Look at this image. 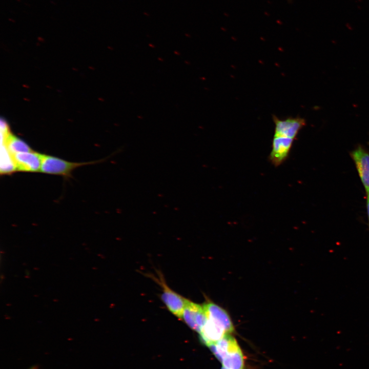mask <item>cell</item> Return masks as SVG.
<instances>
[{
  "label": "cell",
  "instance_id": "9a60e30c",
  "mask_svg": "<svg viewBox=\"0 0 369 369\" xmlns=\"http://www.w3.org/2000/svg\"><path fill=\"white\" fill-rule=\"evenodd\" d=\"M50 3L53 5H56V3H55L54 1L52 0L50 1Z\"/></svg>",
  "mask_w": 369,
  "mask_h": 369
},
{
  "label": "cell",
  "instance_id": "ba28073f",
  "mask_svg": "<svg viewBox=\"0 0 369 369\" xmlns=\"http://www.w3.org/2000/svg\"><path fill=\"white\" fill-rule=\"evenodd\" d=\"M361 181L366 190L369 192V153L361 146L351 153Z\"/></svg>",
  "mask_w": 369,
  "mask_h": 369
},
{
  "label": "cell",
  "instance_id": "3957f363",
  "mask_svg": "<svg viewBox=\"0 0 369 369\" xmlns=\"http://www.w3.org/2000/svg\"><path fill=\"white\" fill-rule=\"evenodd\" d=\"M273 120L275 124L274 137L295 139L300 130L306 125L305 119L299 117L280 119L273 115Z\"/></svg>",
  "mask_w": 369,
  "mask_h": 369
},
{
  "label": "cell",
  "instance_id": "30bf717a",
  "mask_svg": "<svg viewBox=\"0 0 369 369\" xmlns=\"http://www.w3.org/2000/svg\"><path fill=\"white\" fill-rule=\"evenodd\" d=\"M199 333L201 340L208 346L221 339L226 334H228L221 325L208 318Z\"/></svg>",
  "mask_w": 369,
  "mask_h": 369
},
{
  "label": "cell",
  "instance_id": "4fadbf2b",
  "mask_svg": "<svg viewBox=\"0 0 369 369\" xmlns=\"http://www.w3.org/2000/svg\"><path fill=\"white\" fill-rule=\"evenodd\" d=\"M366 209L369 221V192L366 193Z\"/></svg>",
  "mask_w": 369,
  "mask_h": 369
},
{
  "label": "cell",
  "instance_id": "9c48e42d",
  "mask_svg": "<svg viewBox=\"0 0 369 369\" xmlns=\"http://www.w3.org/2000/svg\"><path fill=\"white\" fill-rule=\"evenodd\" d=\"M203 308L207 318L212 319L224 329L227 333L234 331V326L227 312L218 305L213 302L206 303Z\"/></svg>",
  "mask_w": 369,
  "mask_h": 369
},
{
  "label": "cell",
  "instance_id": "6da1fadb",
  "mask_svg": "<svg viewBox=\"0 0 369 369\" xmlns=\"http://www.w3.org/2000/svg\"><path fill=\"white\" fill-rule=\"evenodd\" d=\"M209 347L226 369H243L242 351L236 339L229 334Z\"/></svg>",
  "mask_w": 369,
  "mask_h": 369
},
{
  "label": "cell",
  "instance_id": "8fae6325",
  "mask_svg": "<svg viewBox=\"0 0 369 369\" xmlns=\"http://www.w3.org/2000/svg\"><path fill=\"white\" fill-rule=\"evenodd\" d=\"M1 144L6 146L12 155L18 153L33 151L24 140L11 134H10L3 140H1Z\"/></svg>",
  "mask_w": 369,
  "mask_h": 369
},
{
  "label": "cell",
  "instance_id": "2e32d148",
  "mask_svg": "<svg viewBox=\"0 0 369 369\" xmlns=\"http://www.w3.org/2000/svg\"><path fill=\"white\" fill-rule=\"evenodd\" d=\"M25 5H26V6H30V5H29V4L27 3H25Z\"/></svg>",
  "mask_w": 369,
  "mask_h": 369
},
{
  "label": "cell",
  "instance_id": "7a4b0ae2",
  "mask_svg": "<svg viewBox=\"0 0 369 369\" xmlns=\"http://www.w3.org/2000/svg\"><path fill=\"white\" fill-rule=\"evenodd\" d=\"M98 162L99 161L73 162L55 156L43 154L40 172L46 174L69 177L77 168Z\"/></svg>",
  "mask_w": 369,
  "mask_h": 369
},
{
  "label": "cell",
  "instance_id": "5b68a950",
  "mask_svg": "<svg viewBox=\"0 0 369 369\" xmlns=\"http://www.w3.org/2000/svg\"><path fill=\"white\" fill-rule=\"evenodd\" d=\"M182 318L188 326L200 333L207 320L203 306L187 300Z\"/></svg>",
  "mask_w": 369,
  "mask_h": 369
},
{
  "label": "cell",
  "instance_id": "ac0fdd59",
  "mask_svg": "<svg viewBox=\"0 0 369 369\" xmlns=\"http://www.w3.org/2000/svg\"><path fill=\"white\" fill-rule=\"evenodd\" d=\"M221 369H226V368H224L223 366H222V368H221Z\"/></svg>",
  "mask_w": 369,
  "mask_h": 369
},
{
  "label": "cell",
  "instance_id": "7c38bea8",
  "mask_svg": "<svg viewBox=\"0 0 369 369\" xmlns=\"http://www.w3.org/2000/svg\"><path fill=\"white\" fill-rule=\"evenodd\" d=\"M1 173L8 174L16 171L12 155L6 146L1 144Z\"/></svg>",
  "mask_w": 369,
  "mask_h": 369
},
{
  "label": "cell",
  "instance_id": "277c9868",
  "mask_svg": "<svg viewBox=\"0 0 369 369\" xmlns=\"http://www.w3.org/2000/svg\"><path fill=\"white\" fill-rule=\"evenodd\" d=\"M43 155V154L33 151L13 155L16 171L25 172H40Z\"/></svg>",
  "mask_w": 369,
  "mask_h": 369
},
{
  "label": "cell",
  "instance_id": "5bb4252c",
  "mask_svg": "<svg viewBox=\"0 0 369 369\" xmlns=\"http://www.w3.org/2000/svg\"><path fill=\"white\" fill-rule=\"evenodd\" d=\"M8 20L12 23H15V20L11 18H9Z\"/></svg>",
  "mask_w": 369,
  "mask_h": 369
},
{
  "label": "cell",
  "instance_id": "8992f818",
  "mask_svg": "<svg viewBox=\"0 0 369 369\" xmlns=\"http://www.w3.org/2000/svg\"><path fill=\"white\" fill-rule=\"evenodd\" d=\"M294 140L288 137H273L272 150L268 159L275 167L280 166L287 159Z\"/></svg>",
  "mask_w": 369,
  "mask_h": 369
},
{
  "label": "cell",
  "instance_id": "52a82bcc",
  "mask_svg": "<svg viewBox=\"0 0 369 369\" xmlns=\"http://www.w3.org/2000/svg\"><path fill=\"white\" fill-rule=\"evenodd\" d=\"M160 279L161 281L159 283L163 289L161 295L162 301L173 315L179 318H182L183 312L188 300L170 289L166 285L163 278Z\"/></svg>",
  "mask_w": 369,
  "mask_h": 369
},
{
  "label": "cell",
  "instance_id": "e0dca14e",
  "mask_svg": "<svg viewBox=\"0 0 369 369\" xmlns=\"http://www.w3.org/2000/svg\"><path fill=\"white\" fill-rule=\"evenodd\" d=\"M17 2H21V0H14Z\"/></svg>",
  "mask_w": 369,
  "mask_h": 369
}]
</instances>
